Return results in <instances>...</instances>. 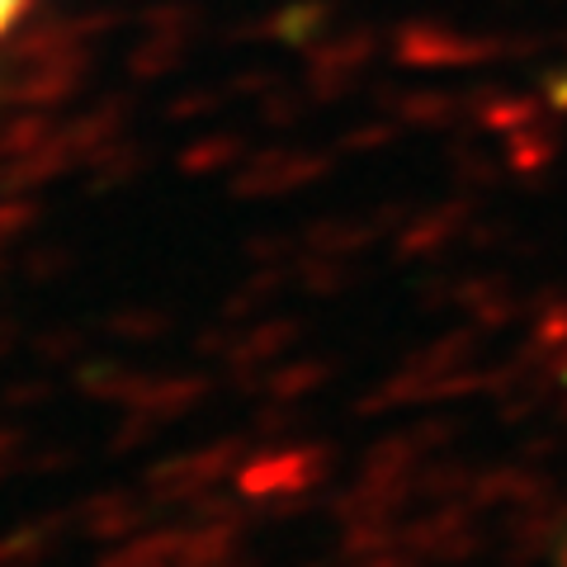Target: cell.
<instances>
[{
	"label": "cell",
	"mask_w": 567,
	"mask_h": 567,
	"mask_svg": "<svg viewBox=\"0 0 567 567\" xmlns=\"http://www.w3.org/2000/svg\"><path fill=\"white\" fill-rule=\"evenodd\" d=\"M29 6V0H0V33H6L14 20H20V10Z\"/></svg>",
	"instance_id": "cell-1"
}]
</instances>
